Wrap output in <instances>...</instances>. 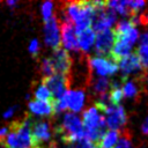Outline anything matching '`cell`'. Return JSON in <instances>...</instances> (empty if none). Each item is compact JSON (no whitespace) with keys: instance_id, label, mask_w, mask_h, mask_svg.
I'll list each match as a JSON object with an SVG mask.
<instances>
[{"instance_id":"1","label":"cell","mask_w":148,"mask_h":148,"mask_svg":"<svg viewBox=\"0 0 148 148\" xmlns=\"http://www.w3.org/2000/svg\"><path fill=\"white\" fill-rule=\"evenodd\" d=\"M113 32L114 43L110 53V58L117 62L119 59L131 53L133 45L139 39V31L136 30L135 24L128 18L119 21L113 29Z\"/></svg>"},{"instance_id":"2","label":"cell","mask_w":148,"mask_h":148,"mask_svg":"<svg viewBox=\"0 0 148 148\" xmlns=\"http://www.w3.org/2000/svg\"><path fill=\"white\" fill-rule=\"evenodd\" d=\"M31 120L32 118L27 116L8 126V134L3 142L6 148H35L31 135Z\"/></svg>"},{"instance_id":"3","label":"cell","mask_w":148,"mask_h":148,"mask_svg":"<svg viewBox=\"0 0 148 148\" xmlns=\"http://www.w3.org/2000/svg\"><path fill=\"white\" fill-rule=\"evenodd\" d=\"M82 124L84 128V139L97 143L102 135L105 133V121L103 113L95 106H89L82 112Z\"/></svg>"},{"instance_id":"4","label":"cell","mask_w":148,"mask_h":148,"mask_svg":"<svg viewBox=\"0 0 148 148\" xmlns=\"http://www.w3.org/2000/svg\"><path fill=\"white\" fill-rule=\"evenodd\" d=\"M58 139L65 142H76L84 139V128L81 118L72 112H65L60 125L54 130Z\"/></svg>"},{"instance_id":"5","label":"cell","mask_w":148,"mask_h":148,"mask_svg":"<svg viewBox=\"0 0 148 148\" xmlns=\"http://www.w3.org/2000/svg\"><path fill=\"white\" fill-rule=\"evenodd\" d=\"M95 106L103 113L105 126L110 131H119L121 127L125 126L127 121V116L120 104L101 103L96 101Z\"/></svg>"},{"instance_id":"6","label":"cell","mask_w":148,"mask_h":148,"mask_svg":"<svg viewBox=\"0 0 148 148\" xmlns=\"http://www.w3.org/2000/svg\"><path fill=\"white\" fill-rule=\"evenodd\" d=\"M87 64L91 73L98 75V77H106L114 75L118 71L117 62H114L110 57L92 56L87 59Z\"/></svg>"},{"instance_id":"7","label":"cell","mask_w":148,"mask_h":148,"mask_svg":"<svg viewBox=\"0 0 148 148\" xmlns=\"http://www.w3.org/2000/svg\"><path fill=\"white\" fill-rule=\"evenodd\" d=\"M31 135L35 147L43 148L44 143H49L52 140L53 128L51 123L44 119L31 120Z\"/></svg>"},{"instance_id":"8","label":"cell","mask_w":148,"mask_h":148,"mask_svg":"<svg viewBox=\"0 0 148 148\" xmlns=\"http://www.w3.org/2000/svg\"><path fill=\"white\" fill-rule=\"evenodd\" d=\"M69 76L62 74H53L51 76L44 77L42 83L49 89L53 99H58L62 97L69 87Z\"/></svg>"},{"instance_id":"9","label":"cell","mask_w":148,"mask_h":148,"mask_svg":"<svg viewBox=\"0 0 148 148\" xmlns=\"http://www.w3.org/2000/svg\"><path fill=\"white\" fill-rule=\"evenodd\" d=\"M116 13L112 12L106 7V2L104 6L97 7L94 13L92 22H91V29L95 32L110 29L111 25L116 22Z\"/></svg>"},{"instance_id":"10","label":"cell","mask_w":148,"mask_h":148,"mask_svg":"<svg viewBox=\"0 0 148 148\" xmlns=\"http://www.w3.org/2000/svg\"><path fill=\"white\" fill-rule=\"evenodd\" d=\"M49 58L53 66L54 74H62L69 76L72 69V58L66 50H64L62 47H58L52 51V54Z\"/></svg>"},{"instance_id":"11","label":"cell","mask_w":148,"mask_h":148,"mask_svg":"<svg viewBox=\"0 0 148 148\" xmlns=\"http://www.w3.org/2000/svg\"><path fill=\"white\" fill-rule=\"evenodd\" d=\"M114 43V32L112 29H106L98 31L95 36L94 47L97 56L109 57Z\"/></svg>"},{"instance_id":"12","label":"cell","mask_w":148,"mask_h":148,"mask_svg":"<svg viewBox=\"0 0 148 148\" xmlns=\"http://www.w3.org/2000/svg\"><path fill=\"white\" fill-rule=\"evenodd\" d=\"M44 43L53 50L60 47V27L57 17H51L44 22Z\"/></svg>"},{"instance_id":"13","label":"cell","mask_w":148,"mask_h":148,"mask_svg":"<svg viewBox=\"0 0 148 148\" xmlns=\"http://www.w3.org/2000/svg\"><path fill=\"white\" fill-rule=\"evenodd\" d=\"M60 44L62 49L67 52H76L79 53L77 40H76V31L73 24L68 22L60 23Z\"/></svg>"},{"instance_id":"14","label":"cell","mask_w":148,"mask_h":148,"mask_svg":"<svg viewBox=\"0 0 148 148\" xmlns=\"http://www.w3.org/2000/svg\"><path fill=\"white\" fill-rule=\"evenodd\" d=\"M62 97L66 104V109L72 113L76 114L83 110L86 104V92L83 89H68Z\"/></svg>"},{"instance_id":"15","label":"cell","mask_w":148,"mask_h":148,"mask_svg":"<svg viewBox=\"0 0 148 148\" xmlns=\"http://www.w3.org/2000/svg\"><path fill=\"white\" fill-rule=\"evenodd\" d=\"M28 110L32 116L44 118V117H53V104L52 101H37L30 99L28 103Z\"/></svg>"},{"instance_id":"16","label":"cell","mask_w":148,"mask_h":148,"mask_svg":"<svg viewBox=\"0 0 148 148\" xmlns=\"http://www.w3.org/2000/svg\"><path fill=\"white\" fill-rule=\"evenodd\" d=\"M117 66H118V69H120V72L123 73L124 77H126L132 73L140 72L142 69L139 58L136 57L135 53H130L128 56L119 59L117 61Z\"/></svg>"},{"instance_id":"17","label":"cell","mask_w":148,"mask_h":148,"mask_svg":"<svg viewBox=\"0 0 148 148\" xmlns=\"http://www.w3.org/2000/svg\"><path fill=\"white\" fill-rule=\"evenodd\" d=\"M95 36L96 32L91 28L83 29L81 31H76V40H77V47L79 52L87 53L95 43Z\"/></svg>"},{"instance_id":"18","label":"cell","mask_w":148,"mask_h":148,"mask_svg":"<svg viewBox=\"0 0 148 148\" xmlns=\"http://www.w3.org/2000/svg\"><path fill=\"white\" fill-rule=\"evenodd\" d=\"M90 86H91L92 92L95 95H97L99 98V97L109 94V91L112 87V82L110 80H108L106 77H96L90 81Z\"/></svg>"},{"instance_id":"19","label":"cell","mask_w":148,"mask_h":148,"mask_svg":"<svg viewBox=\"0 0 148 148\" xmlns=\"http://www.w3.org/2000/svg\"><path fill=\"white\" fill-rule=\"evenodd\" d=\"M135 54L139 58L141 67L148 69V32L142 34V36L140 37L139 46L136 49Z\"/></svg>"},{"instance_id":"20","label":"cell","mask_w":148,"mask_h":148,"mask_svg":"<svg viewBox=\"0 0 148 148\" xmlns=\"http://www.w3.org/2000/svg\"><path fill=\"white\" fill-rule=\"evenodd\" d=\"M120 138V132L119 131H106L102 138L99 139V141L96 143L97 148H113L118 140Z\"/></svg>"},{"instance_id":"21","label":"cell","mask_w":148,"mask_h":148,"mask_svg":"<svg viewBox=\"0 0 148 148\" xmlns=\"http://www.w3.org/2000/svg\"><path fill=\"white\" fill-rule=\"evenodd\" d=\"M120 88H121V92L124 97L134 98V97H138L139 95V89L136 84L131 80H126L125 77H123V84L120 86Z\"/></svg>"},{"instance_id":"22","label":"cell","mask_w":148,"mask_h":148,"mask_svg":"<svg viewBox=\"0 0 148 148\" xmlns=\"http://www.w3.org/2000/svg\"><path fill=\"white\" fill-rule=\"evenodd\" d=\"M106 7L114 12L116 14H120L124 16H130V9L127 1H109L106 2Z\"/></svg>"},{"instance_id":"23","label":"cell","mask_w":148,"mask_h":148,"mask_svg":"<svg viewBox=\"0 0 148 148\" xmlns=\"http://www.w3.org/2000/svg\"><path fill=\"white\" fill-rule=\"evenodd\" d=\"M34 97L35 99L37 101H52V95L51 92L49 91V89L43 84V83H39L36 86L35 90H34Z\"/></svg>"},{"instance_id":"24","label":"cell","mask_w":148,"mask_h":148,"mask_svg":"<svg viewBox=\"0 0 148 148\" xmlns=\"http://www.w3.org/2000/svg\"><path fill=\"white\" fill-rule=\"evenodd\" d=\"M39 71H40V74L43 75V79L44 77H47V76H51L54 74V71H53V66L51 64V60L49 57L46 58H43L40 60V64H39Z\"/></svg>"},{"instance_id":"25","label":"cell","mask_w":148,"mask_h":148,"mask_svg":"<svg viewBox=\"0 0 148 148\" xmlns=\"http://www.w3.org/2000/svg\"><path fill=\"white\" fill-rule=\"evenodd\" d=\"M53 12H54V5L51 1H45L42 3L40 6V13L43 16L44 22L50 20L51 17H53Z\"/></svg>"},{"instance_id":"26","label":"cell","mask_w":148,"mask_h":148,"mask_svg":"<svg viewBox=\"0 0 148 148\" xmlns=\"http://www.w3.org/2000/svg\"><path fill=\"white\" fill-rule=\"evenodd\" d=\"M116 148H133L132 142H131V138L128 136V133L126 131L120 135V138L116 145Z\"/></svg>"},{"instance_id":"27","label":"cell","mask_w":148,"mask_h":148,"mask_svg":"<svg viewBox=\"0 0 148 148\" xmlns=\"http://www.w3.org/2000/svg\"><path fill=\"white\" fill-rule=\"evenodd\" d=\"M28 50H29L30 54H32L34 57H37V56H38V53H39V50H40V44H39L38 39H36V38L31 39V40H30V43H29Z\"/></svg>"},{"instance_id":"28","label":"cell","mask_w":148,"mask_h":148,"mask_svg":"<svg viewBox=\"0 0 148 148\" xmlns=\"http://www.w3.org/2000/svg\"><path fill=\"white\" fill-rule=\"evenodd\" d=\"M15 110H16V106H10V108H8V109L3 112V114H2L3 119H10V118L14 116Z\"/></svg>"},{"instance_id":"29","label":"cell","mask_w":148,"mask_h":148,"mask_svg":"<svg viewBox=\"0 0 148 148\" xmlns=\"http://www.w3.org/2000/svg\"><path fill=\"white\" fill-rule=\"evenodd\" d=\"M7 134H8V126L1 127V128H0V145H3Z\"/></svg>"},{"instance_id":"30","label":"cell","mask_w":148,"mask_h":148,"mask_svg":"<svg viewBox=\"0 0 148 148\" xmlns=\"http://www.w3.org/2000/svg\"><path fill=\"white\" fill-rule=\"evenodd\" d=\"M141 131H142L143 134L148 135V116L146 117V119L143 120V123H142V125H141Z\"/></svg>"},{"instance_id":"31","label":"cell","mask_w":148,"mask_h":148,"mask_svg":"<svg viewBox=\"0 0 148 148\" xmlns=\"http://www.w3.org/2000/svg\"><path fill=\"white\" fill-rule=\"evenodd\" d=\"M7 5L13 7V6H16V5H17V2H16V1H7Z\"/></svg>"},{"instance_id":"32","label":"cell","mask_w":148,"mask_h":148,"mask_svg":"<svg viewBox=\"0 0 148 148\" xmlns=\"http://www.w3.org/2000/svg\"><path fill=\"white\" fill-rule=\"evenodd\" d=\"M147 86H148V77H147Z\"/></svg>"},{"instance_id":"33","label":"cell","mask_w":148,"mask_h":148,"mask_svg":"<svg viewBox=\"0 0 148 148\" xmlns=\"http://www.w3.org/2000/svg\"><path fill=\"white\" fill-rule=\"evenodd\" d=\"M35 148H39V147H35ZM49 148H50V147H49Z\"/></svg>"}]
</instances>
